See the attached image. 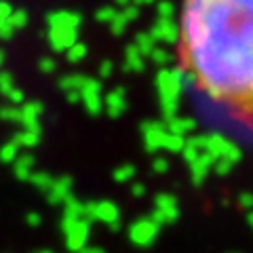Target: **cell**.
I'll return each instance as SVG.
<instances>
[{
    "instance_id": "obj_1",
    "label": "cell",
    "mask_w": 253,
    "mask_h": 253,
    "mask_svg": "<svg viewBox=\"0 0 253 253\" xmlns=\"http://www.w3.org/2000/svg\"><path fill=\"white\" fill-rule=\"evenodd\" d=\"M253 0H184L177 23L179 70L241 123L253 114Z\"/></svg>"
},
{
    "instance_id": "obj_2",
    "label": "cell",
    "mask_w": 253,
    "mask_h": 253,
    "mask_svg": "<svg viewBox=\"0 0 253 253\" xmlns=\"http://www.w3.org/2000/svg\"><path fill=\"white\" fill-rule=\"evenodd\" d=\"M188 83V76L179 68H163L156 74V86H158V97H161V108L165 123L177 116L179 106V95L184 91V84Z\"/></svg>"
},
{
    "instance_id": "obj_3",
    "label": "cell",
    "mask_w": 253,
    "mask_h": 253,
    "mask_svg": "<svg viewBox=\"0 0 253 253\" xmlns=\"http://www.w3.org/2000/svg\"><path fill=\"white\" fill-rule=\"evenodd\" d=\"M205 152H207L213 161H217V158H226V161L230 163H239L243 158V152L241 148L230 141L228 137L219 135V133H213V135H207V146H205Z\"/></svg>"
},
{
    "instance_id": "obj_4",
    "label": "cell",
    "mask_w": 253,
    "mask_h": 253,
    "mask_svg": "<svg viewBox=\"0 0 253 253\" xmlns=\"http://www.w3.org/2000/svg\"><path fill=\"white\" fill-rule=\"evenodd\" d=\"M63 232H66V247L70 251H83L89 239V221L84 219H70L63 217Z\"/></svg>"
},
{
    "instance_id": "obj_5",
    "label": "cell",
    "mask_w": 253,
    "mask_h": 253,
    "mask_svg": "<svg viewBox=\"0 0 253 253\" xmlns=\"http://www.w3.org/2000/svg\"><path fill=\"white\" fill-rule=\"evenodd\" d=\"M84 219H97V221H106V224H121V211L114 203L104 201V203H86L84 205Z\"/></svg>"
},
{
    "instance_id": "obj_6",
    "label": "cell",
    "mask_w": 253,
    "mask_h": 253,
    "mask_svg": "<svg viewBox=\"0 0 253 253\" xmlns=\"http://www.w3.org/2000/svg\"><path fill=\"white\" fill-rule=\"evenodd\" d=\"M101 81L97 78H86L84 86L81 89V101L84 104L86 112L91 116H99L101 110H104V104H101Z\"/></svg>"
},
{
    "instance_id": "obj_7",
    "label": "cell",
    "mask_w": 253,
    "mask_h": 253,
    "mask_svg": "<svg viewBox=\"0 0 253 253\" xmlns=\"http://www.w3.org/2000/svg\"><path fill=\"white\" fill-rule=\"evenodd\" d=\"M156 234H158V226L150 217H144L129 226V239H131V243L139 245V247L152 245L156 241Z\"/></svg>"
},
{
    "instance_id": "obj_8",
    "label": "cell",
    "mask_w": 253,
    "mask_h": 253,
    "mask_svg": "<svg viewBox=\"0 0 253 253\" xmlns=\"http://www.w3.org/2000/svg\"><path fill=\"white\" fill-rule=\"evenodd\" d=\"M141 135H144V144L148 152H156V150H161L163 137L167 135V126H165V123L158 121H146L141 125Z\"/></svg>"
},
{
    "instance_id": "obj_9",
    "label": "cell",
    "mask_w": 253,
    "mask_h": 253,
    "mask_svg": "<svg viewBox=\"0 0 253 253\" xmlns=\"http://www.w3.org/2000/svg\"><path fill=\"white\" fill-rule=\"evenodd\" d=\"M177 21L175 19H161L158 17V21L152 26V30L148 32L150 36H152L154 42H171L175 44L177 42Z\"/></svg>"
},
{
    "instance_id": "obj_10",
    "label": "cell",
    "mask_w": 253,
    "mask_h": 253,
    "mask_svg": "<svg viewBox=\"0 0 253 253\" xmlns=\"http://www.w3.org/2000/svg\"><path fill=\"white\" fill-rule=\"evenodd\" d=\"M49 42L55 51L66 53L74 42H78V30L70 28H51L49 30Z\"/></svg>"
},
{
    "instance_id": "obj_11",
    "label": "cell",
    "mask_w": 253,
    "mask_h": 253,
    "mask_svg": "<svg viewBox=\"0 0 253 253\" xmlns=\"http://www.w3.org/2000/svg\"><path fill=\"white\" fill-rule=\"evenodd\" d=\"M46 23H49V28L78 30V26L83 23V15L76 11H55L51 15H46Z\"/></svg>"
},
{
    "instance_id": "obj_12",
    "label": "cell",
    "mask_w": 253,
    "mask_h": 253,
    "mask_svg": "<svg viewBox=\"0 0 253 253\" xmlns=\"http://www.w3.org/2000/svg\"><path fill=\"white\" fill-rule=\"evenodd\" d=\"M104 106H106V112H108L110 118H121L125 114V110H126V93H125L123 86H118V89H114L112 93L106 95Z\"/></svg>"
},
{
    "instance_id": "obj_13",
    "label": "cell",
    "mask_w": 253,
    "mask_h": 253,
    "mask_svg": "<svg viewBox=\"0 0 253 253\" xmlns=\"http://www.w3.org/2000/svg\"><path fill=\"white\" fill-rule=\"evenodd\" d=\"M213 163H215V161H213L207 152H203L192 165H190V167H192V181L196 186H203V181L207 179L209 171L213 169Z\"/></svg>"
},
{
    "instance_id": "obj_14",
    "label": "cell",
    "mask_w": 253,
    "mask_h": 253,
    "mask_svg": "<svg viewBox=\"0 0 253 253\" xmlns=\"http://www.w3.org/2000/svg\"><path fill=\"white\" fill-rule=\"evenodd\" d=\"M72 196V179L70 177H59V179H53V186L49 188V201L53 205H59Z\"/></svg>"
},
{
    "instance_id": "obj_15",
    "label": "cell",
    "mask_w": 253,
    "mask_h": 253,
    "mask_svg": "<svg viewBox=\"0 0 253 253\" xmlns=\"http://www.w3.org/2000/svg\"><path fill=\"white\" fill-rule=\"evenodd\" d=\"M156 209L165 215L167 224H169V221H175L179 217L177 201H175V196H171V194H158L156 196Z\"/></svg>"
},
{
    "instance_id": "obj_16",
    "label": "cell",
    "mask_w": 253,
    "mask_h": 253,
    "mask_svg": "<svg viewBox=\"0 0 253 253\" xmlns=\"http://www.w3.org/2000/svg\"><path fill=\"white\" fill-rule=\"evenodd\" d=\"M165 126H167V133H171V135L186 137L196 129V121L194 118H179V116H175V118H171V121L165 123Z\"/></svg>"
},
{
    "instance_id": "obj_17",
    "label": "cell",
    "mask_w": 253,
    "mask_h": 253,
    "mask_svg": "<svg viewBox=\"0 0 253 253\" xmlns=\"http://www.w3.org/2000/svg\"><path fill=\"white\" fill-rule=\"evenodd\" d=\"M141 70H144V57L135 44H129L125 49V72H141Z\"/></svg>"
},
{
    "instance_id": "obj_18",
    "label": "cell",
    "mask_w": 253,
    "mask_h": 253,
    "mask_svg": "<svg viewBox=\"0 0 253 253\" xmlns=\"http://www.w3.org/2000/svg\"><path fill=\"white\" fill-rule=\"evenodd\" d=\"M15 165V175L19 179H28L32 175V169H34V156L32 154H19L13 161Z\"/></svg>"
},
{
    "instance_id": "obj_19",
    "label": "cell",
    "mask_w": 253,
    "mask_h": 253,
    "mask_svg": "<svg viewBox=\"0 0 253 253\" xmlns=\"http://www.w3.org/2000/svg\"><path fill=\"white\" fill-rule=\"evenodd\" d=\"M86 78L89 76H83V74H68V76H63L61 81H59V89L63 91H81L84 83H86Z\"/></svg>"
},
{
    "instance_id": "obj_20",
    "label": "cell",
    "mask_w": 253,
    "mask_h": 253,
    "mask_svg": "<svg viewBox=\"0 0 253 253\" xmlns=\"http://www.w3.org/2000/svg\"><path fill=\"white\" fill-rule=\"evenodd\" d=\"M137 46V51L141 53V57H148L150 53H152V49L156 46V42L152 41V36L148 34V32H139V34H135V42H133Z\"/></svg>"
},
{
    "instance_id": "obj_21",
    "label": "cell",
    "mask_w": 253,
    "mask_h": 253,
    "mask_svg": "<svg viewBox=\"0 0 253 253\" xmlns=\"http://www.w3.org/2000/svg\"><path fill=\"white\" fill-rule=\"evenodd\" d=\"M186 144V137H179V135H167L163 137V144H161V150H167V152H181V148Z\"/></svg>"
},
{
    "instance_id": "obj_22",
    "label": "cell",
    "mask_w": 253,
    "mask_h": 253,
    "mask_svg": "<svg viewBox=\"0 0 253 253\" xmlns=\"http://www.w3.org/2000/svg\"><path fill=\"white\" fill-rule=\"evenodd\" d=\"M28 179H30L36 188H41V190H49V188L53 186L51 173H44V171H32V175H30Z\"/></svg>"
},
{
    "instance_id": "obj_23",
    "label": "cell",
    "mask_w": 253,
    "mask_h": 253,
    "mask_svg": "<svg viewBox=\"0 0 253 253\" xmlns=\"http://www.w3.org/2000/svg\"><path fill=\"white\" fill-rule=\"evenodd\" d=\"M17 156H19V144L15 139H11L9 144H4L0 148V161L2 163H13Z\"/></svg>"
},
{
    "instance_id": "obj_24",
    "label": "cell",
    "mask_w": 253,
    "mask_h": 253,
    "mask_svg": "<svg viewBox=\"0 0 253 253\" xmlns=\"http://www.w3.org/2000/svg\"><path fill=\"white\" fill-rule=\"evenodd\" d=\"M86 53H89V49H86V44H84V42H74V44L66 51L68 61H72V63L83 61V59L86 57Z\"/></svg>"
},
{
    "instance_id": "obj_25",
    "label": "cell",
    "mask_w": 253,
    "mask_h": 253,
    "mask_svg": "<svg viewBox=\"0 0 253 253\" xmlns=\"http://www.w3.org/2000/svg\"><path fill=\"white\" fill-rule=\"evenodd\" d=\"M15 141L19 144V148L21 146L23 148H34V146H38V141H41V135H38V133H32V131L23 129L19 135H15Z\"/></svg>"
},
{
    "instance_id": "obj_26",
    "label": "cell",
    "mask_w": 253,
    "mask_h": 253,
    "mask_svg": "<svg viewBox=\"0 0 253 253\" xmlns=\"http://www.w3.org/2000/svg\"><path fill=\"white\" fill-rule=\"evenodd\" d=\"M150 57H152V61L156 63V66H161V68L169 66V63L173 61V55L167 49H161V46H154L152 53H150Z\"/></svg>"
},
{
    "instance_id": "obj_27",
    "label": "cell",
    "mask_w": 253,
    "mask_h": 253,
    "mask_svg": "<svg viewBox=\"0 0 253 253\" xmlns=\"http://www.w3.org/2000/svg\"><path fill=\"white\" fill-rule=\"evenodd\" d=\"M6 21H9V26L13 30H21V28H26V23H28V13L23 9H17V11L11 13V17Z\"/></svg>"
},
{
    "instance_id": "obj_28",
    "label": "cell",
    "mask_w": 253,
    "mask_h": 253,
    "mask_svg": "<svg viewBox=\"0 0 253 253\" xmlns=\"http://www.w3.org/2000/svg\"><path fill=\"white\" fill-rule=\"evenodd\" d=\"M158 17L161 19H173L175 17V4L171 0H158Z\"/></svg>"
},
{
    "instance_id": "obj_29",
    "label": "cell",
    "mask_w": 253,
    "mask_h": 253,
    "mask_svg": "<svg viewBox=\"0 0 253 253\" xmlns=\"http://www.w3.org/2000/svg\"><path fill=\"white\" fill-rule=\"evenodd\" d=\"M116 15H118L116 6H101V9H97V13H95V19L99 23H110Z\"/></svg>"
},
{
    "instance_id": "obj_30",
    "label": "cell",
    "mask_w": 253,
    "mask_h": 253,
    "mask_svg": "<svg viewBox=\"0 0 253 253\" xmlns=\"http://www.w3.org/2000/svg\"><path fill=\"white\" fill-rule=\"evenodd\" d=\"M11 89H15V78L9 70H0V93H9Z\"/></svg>"
},
{
    "instance_id": "obj_31",
    "label": "cell",
    "mask_w": 253,
    "mask_h": 253,
    "mask_svg": "<svg viewBox=\"0 0 253 253\" xmlns=\"http://www.w3.org/2000/svg\"><path fill=\"white\" fill-rule=\"evenodd\" d=\"M135 167H133V165H123L121 169H116L114 171V179L116 181H129V179H133L135 177Z\"/></svg>"
},
{
    "instance_id": "obj_32",
    "label": "cell",
    "mask_w": 253,
    "mask_h": 253,
    "mask_svg": "<svg viewBox=\"0 0 253 253\" xmlns=\"http://www.w3.org/2000/svg\"><path fill=\"white\" fill-rule=\"evenodd\" d=\"M0 118L9 123H19V108L17 106H4L0 108Z\"/></svg>"
},
{
    "instance_id": "obj_33",
    "label": "cell",
    "mask_w": 253,
    "mask_h": 253,
    "mask_svg": "<svg viewBox=\"0 0 253 253\" xmlns=\"http://www.w3.org/2000/svg\"><path fill=\"white\" fill-rule=\"evenodd\" d=\"M110 30H112L114 36H123V34H125V30H126V19L121 15V11H118L116 17L110 21Z\"/></svg>"
},
{
    "instance_id": "obj_34",
    "label": "cell",
    "mask_w": 253,
    "mask_h": 253,
    "mask_svg": "<svg viewBox=\"0 0 253 253\" xmlns=\"http://www.w3.org/2000/svg\"><path fill=\"white\" fill-rule=\"evenodd\" d=\"M38 68H41L42 74H53L55 70H57V63H55V59H51V57H42L38 61Z\"/></svg>"
},
{
    "instance_id": "obj_35",
    "label": "cell",
    "mask_w": 253,
    "mask_h": 253,
    "mask_svg": "<svg viewBox=\"0 0 253 253\" xmlns=\"http://www.w3.org/2000/svg\"><path fill=\"white\" fill-rule=\"evenodd\" d=\"M6 97H9V99L13 101V106H21L23 101H26V95H23V91H21V89H17V86H15V89H11L9 93H6Z\"/></svg>"
},
{
    "instance_id": "obj_36",
    "label": "cell",
    "mask_w": 253,
    "mask_h": 253,
    "mask_svg": "<svg viewBox=\"0 0 253 253\" xmlns=\"http://www.w3.org/2000/svg\"><path fill=\"white\" fill-rule=\"evenodd\" d=\"M121 15L126 19V23L135 21V19H139V9H137V6H133V4H129V6H125V9L121 11Z\"/></svg>"
},
{
    "instance_id": "obj_37",
    "label": "cell",
    "mask_w": 253,
    "mask_h": 253,
    "mask_svg": "<svg viewBox=\"0 0 253 253\" xmlns=\"http://www.w3.org/2000/svg\"><path fill=\"white\" fill-rule=\"evenodd\" d=\"M234 163H230V161H226V158H217L215 163H213V169H215L219 175H226L228 171H230V167H232Z\"/></svg>"
},
{
    "instance_id": "obj_38",
    "label": "cell",
    "mask_w": 253,
    "mask_h": 253,
    "mask_svg": "<svg viewBox=\"0 0 253 253\" xmlns=\"http://www.w3.org/2000/svg\"><path fill=\"white\" fill-rule=\"evenodd\" d=\"M97 70H99V78H108L110 74L114 72V63L110 59H106V61H101V66Z\"/></svg>"
},
{
    "instance_id": "obj_39",
    "label": "cell",
    "mask_w": 253,
    "mask_h": 253,
    "mask_svg": "<svg viewBox=\"0 0 253 253\" xmlns=\"http://www.w3.org/2000/svg\"><path fill=\"white\" fill-rule=\"evenodd\" d=\"M15 9H13V6L9 4V2H6V0H0V19H9L11 17V13H13Z\"/></svg>"
},
{
    "instance_id": "obj_40",
    "label": "cell",
    "mask_w": 253,
    "mask_h": 253,
    "mask_svg": "<svg viewBox=\"0 0 253 253\" xmlns=\"http://www.w3.org/2000/svg\"><path fill=\"white\" fill-rule=\"evenodd\" d=\"M13 34H15V30L9 26V21H4L2 26H0V38H2V41H11Z\"/></svg>"
},
{
    "instance_id": "obj_41",
    "label": "cell",
    "mask_w": 253,
    "mask_h": 253,
    "mask_svg": "<svg viewBox=\"0 0 253 253\" xmlns=\"http://www.w3.org/2000/svg\"><path fill=\"white\" fill-rule=\"evenodd\" d=\"M167 169H169V161H167V158H156V161H154V171L156 173H165Z\"/></svg>"
},
{
    "instance_id": "obj_42",
    "label": "cell",
    "mask_w": 253,
    "mask_h": 253,
    "mask_svg": "<svg viewBox=\"0 0 253 253\" xmlns=\"http://www.w3.org/2000/svg\"><path fill=\"white\" fill-rule=\"evenodd\" d=\"M66 93H68L70 104H78V101H81V91H66Z\"/></svg>"
},
{
    "instance_id": "obj_43",
    "label": "cell",
    "mask_w": 253,
    "mask_h": 253,
    "mask_svg": "<svg viewBox=\"0 0 253 253\" xmlns=\"http://www.w3.org/2000/svg\"><path fill=\"white\" fill-rule=\"evenodd\" d=\"M28 224L30 226H38V224H41V215H38V213H30V215H28Z\"/></svg>"
},
{
    "instance_id": "obj_44",
    "label": "cell",
    "mask_w": 253,
    "mask_h": 253,
    "mask_svg": "<svg viewBox=\"0 0 253 253\" xmlns=\"http://www.w3.org/2000/svg\"><path fill=\"white\" fill-rule=\"evenodd\" d=\"M156 2V0H131V4L133 6H137V9H139V6H148V4H154Z\"/></svg>"
},
{
    "instance_id": "obj_45",
    "label": "cell",
    "mask_w": 253,
    "mask_h": 253,
    "mask_svg": "<svg viewBox=\"0 0 253 253\" xmlns=\"http://www.w3.org/2000/svg\"><path fill=\"white\" fill-rule=\"evenodd\" d=\"M241 205H243L245 209H249V207H251V196H249V194H243V196H241Z\"/></svg>"
},
{
    "instance_id": "obj_46",
    "label": "cell",
    "mask_w": 253,
    "mask_h": 253,
    "mask_svg": "<svg viewBox=\"0 0 253 253\" xmlns=\"http://www.w3.org/2000/svg\"><path fill=\"white\" fill-rule=\"evenodd\" d=\"M144 190H146V188H144V186H141V184H135V186H133V188H131V192H133V194H135V196H141V194H144Z\"/></svg>"
},
{
    "instance_id": "obj_47",
    "label": "cell",
    "mask_w": 253,
    "mask_h": 253,
    "mask_svg": "<svg viewBox=\"0 0 253 253\" xmlns=\"http://www.w3.org/2000/svg\"><path fill=\"white\" fill-rule=\"evenodd\" d=\"M114 4H116V6H121V9H125V6H129V4H131V0H114Z\"/></svg>"
},
{
    "instance_id": "obj_48",
    "label": "cell",
    "mask_w": 253,
    "mask_h": 253,
    "mask_svg": "<svg viewBox=\"0 0 253 253\" xmlns=\"http://www.w3.org/2000/svg\"><path fill=\"white\" fill-rule=\"evenodd\" d=\"M78 253H106L104 249H91V247H84L83 251H78Z\"/></svg>"
},
{
    "instance_id": "obj_49",
    "label": "cell",
    "mask_w": 253,
    "mask_h": 253,
    "mask_svg": "<svg viewBox=\"0 0 253 253\" xmlns=\"http://www.w3.org/2000/svg\"><path fill=\"white\" fill-rule=\"evenodd\" d=\"M2 63H4V53L0 51V66H2Z\"/></svg>"
},
{
    "instance_id": "obj_50",
    "label": "cell",
    "mask_w": 253,
    "mask_h": 253,
    "mask_svg": "<svg viewBox=\"0 0 253 253\" xmlns=\"http://www.w3.org/2000/svg\"><path fill=\"white\" fill-rule=\"evenodd\" d=\"M41 253H53V251H41Z\"/></svg>"
},
{
    "instance_id": "obj_51",
    "label": "cell",
    "mask_w": 253,
    "mask_h": 253,
    "mask_svg": "<svg viewBox=\"0 0 253 253\" xmlns=\"http://www.w3.org/2000/svg\"><path fill=\"white\" fill-rule=\"evenodd\" d=\"M2 23H4V19H0V26H2Z\"/></svg>"
}]
</instances>
